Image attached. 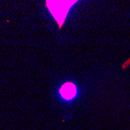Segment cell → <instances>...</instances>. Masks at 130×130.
<instances>
[{
    "mask_svg": "<svg viewBox=\"0 0 130 130\" xmlns=\"http://www.w3.org/2000/svg\"><path fill=\"white\" fill-rule=\"evenodd\" d=\"M60 94L66 101L72 100L76 94V88L73 83H66L60 89Z\"/></svg>",
    "mask_w": 130,
    "mask_h": 130,
    "instance_id": "2",
    "label": "cell"
},
{
    "mask_svg": "<svg viewBox=\"0 0 130 130\" xmlns=\"http://www.w3.org/2000/svg\"><path fill=\"white\" fill-rule=\"evenodd\" d=\"M130 65V58H128V60L126 61V62H125L123 64H122V69H125L128 66Z\"/></svg>",
    "mask_w": 130,
    "mask_h": 130,
    "instance_id": "3",
    "label": "cell"
},
{
    "mask_svg": "<svg viewBox=\"0 0 130 130\" xmlns=\"http://www.w3.org/2000/svg\"><path fill=\"white\" fill-rule=\"evenodd\" d=\"M76 1H47L46 6L57 21L58 28L61 29L70 7Z\"/></svg>",
    "mask_w": 130,
    "mask_h": 130,
    "instance_id": "1",
    "label": "cell"
}]
</instances>
